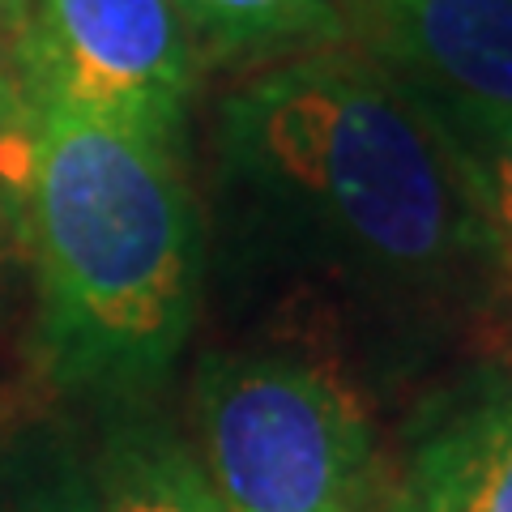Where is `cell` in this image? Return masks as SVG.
<instances>
[{
	"mask_svg": "<svg viewBox=\"0 0 512 512\" xmlns=\"http://www.w3.org/2000/svg\"><path fill=\"white\" fill-rule=\"evenodd\" d=\"M436 116V111H431ZM440 133L457 154V167L478 201L495 265L512 278V120H444L436 116Z\"/></svg>",
	"mask_w": 512,
	"mask_h": 512,
	"instance_id": "obj_9",
	"label": "cell"
},
{
	"mask_svg": "<svg viewBox=\"0 0 512 512\" xmlns=\"http://www.w3.org/2000/svg\"><path fill=\"white\" fill-rule=\"evenodd\" d=\"M231 167L329 265L384 291H466L495 248L436 116L355 47L269 60L222 103Z\"/></svg>",
	"mask_w": 512,
	"mask_h": 512,
	"instance_id": "obj_1",
	"label": "cell"
},
{
	"mask_svg": "<svg viewBox=\"0 0 512 512\" xmlns=\"http://www.w3.org/2000/svg\"><path fill=\"white\" fill-rule=\"evenodd\" d=\"M22 239L47 376L128 397L171 372L201 291V227L171 146L35 103Z\"/></svg>",
	"mask_w": 512,
	"mask_h": 512,
	"instance_id": "obj_2",
	"label": "cell"
},
{
	"mask_svg": "<svg viewBox=\"0 0 512 512\" xmlns=\"http://www.w3.org/2000/svg\"><path fill=\"white\" fill-rule=\"evenodd\" d=\"M197 461L227 512H367L376 436L346 384L282 350L210 355L197 372Z\"/></svg>",
	"mask_w": 512,
	"mask_h": 512,
	"instance_id": "obj_3",
	"label": "cell"
},
{
	"mask_svg": "<svg viewBox=\"0 0 512 512\" xmlns=\"http://www.w3.org/2000/svg\"><path fill=\"white\" fill-rule=\"evenodd\" d=\"M350 30L427 111L512 120V0H346Z\"/></svg>",
	"mask_w": 512,
	"mask_h": 512,
	"instance_id": "obj_5",
	"label": "cell"
},
{
	"mask_svg": "<svg viewBox=\"0 0 512 512\" xmlns=\"http://www.w3.org/2000/svg\"><path fill=\"white\" fill-rule=\"evenodd\" d=\"M30 137H35V103H30L18 69H13V56L5 60V52H0V239L22 235Z\"/></svg>",
	"mask_w": 512,
	"mask_h": 512,
	"instance_id": "obj_10",
	"label": "cell"
},
{
	"mask_svg": "<svg viewBox=\"0 0 512 512\" xmlns=\"http://www.w3.org/2000/svg\"><path fill=\"white\" fill-rule=\"evenodd\" d=\"M384 512H512V372L466 389L414 436Z\"/></svg>",
	"mask_w": 512,
	"mask_h": 512,
	"instance_id": "obj_6",
	"label": "cell"
},
{
	"mask_svg": "<svg viewBox=\"0 0 512 512\" xmlns=\"http://www.w3.org/2000/svg\"><path fill=\"white\" fill-rule=\"evenodd\" d=\"M13 69L35 103L180 146L197 43L171 0H26Z\"/></svg>",
	"mask_w": 512,
	"mask_h": 512,
	"instance_id": "obj_4",
	"label": "cell"
},
{
	"mask_svg": "<svg viewBox=\"0 0 512 512\" xmlns=\"http://www.w3.org/2000/svg\"><path fill=\"white\" fill-rule=\"evenodd\" d=\"M22 18H26V0H0V52L13 56V43H18Z\"/></svg>",
	"mask_w": 512,
	"mask_h": 512,
	"instance_id": "obj_12",
	"label": "cell"
},
{
	"mask_svg": "<svg viewBox=\"0 0 512 512\" xmlns=\"http://www.w3.org/2000/svg\"><path fill=\"white\" fill-rule=\"evenodd\" d=\"M188 35L214 56L282 60L350 35L346 0H171Z\"/></svg>",
	"mask_w": 512,
	"mask_h": 512,
	"instance_id": "obj_8",
	"label": "cell"
},
{
	"mask_svg": "<svg viewBox=\"0 0 512 512\" xmlns=\"http://www.w3.org/2000/svg\"><path fill=\"white\" fill-rule=\"evenodd\" d=\"M9 512H103L94 466H86V461L73 453L47 457L18 487Z\"/></svg>",
	"mask_w": 512,
	"mask_h": 512,
	"instance_id": "obj_11",
	"label": "cell"
},
{
	"mask_svg": "<svg viewBox=\"0 0 512 512\" xmlns=\"http://www.w3.org/2000/svg\"><path fill=\"white\" fill-rule=\"evenodd\" d=\"M94 478L103 512H227L197 453L171 427L150 419L111 427Z\"/></svg>",
	"mask_w": 512,
	"mask_h": 512,
	"instance_id": "obj_7",
	"label": "cell"
}]
</instances>
